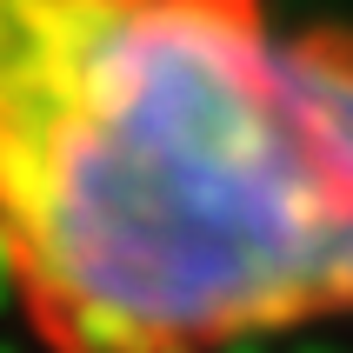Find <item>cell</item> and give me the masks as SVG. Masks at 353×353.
<instances>
[{
  "mask_svg": "<svg viewBox=\"0 0 353 353\" xmlns=\"http://www.w3.org/2000/svg\"><path fill=\"white\" fill-rule=\"evenodd\" d=\"M0 280L47 353L353 320V27L274 0H0Z\"/></svg>",
  "mask_w": 353,
  "mask_h": 353,
  "instance_id": "6da1fadb",
  "label": "cell"
}]
</instances>
